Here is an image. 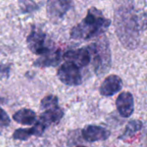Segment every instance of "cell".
<instances>
[{
    "label": "cell",
    "instance_id": "1",
    "mask_svg": "<svg viewBox=\"0 0 147 147\" xmlns=\"http://www.w3.org/2000/svg\"><path fill=\"white\" fill-rule=\"evenodd\" d=\"M115 21L116 32L122 44L131 49L137 47L146 27V11L136 9L133 2L123 3L115 10Z\"/></svg>",
    "mask_w": 147,
    "mask_h": 147
},
{
    "label": "cell",
    "instance_id": "2",
    "mask_svg": "<svg viewBox=\"0 0 147 147\" xmlns=\"http://www.w3.org/2000/svg\"><path fill=\"white\" fill-rule=\"evenodd\" d=\"M110 25L111 20L105 17L100 9L90 7L82 22L71 28L70 37L73 40H90L103 34Z\"/></svg>",
    "mask_w": 147,
    "mask_h": 147
},
{
    "label": "cell",
    "instance_id": "3",
    "mask_svg": "<svg viewBox=\"0 0 147 147\" xmlns=\"http://www.w3.org/2000/svg\"><path fill=\"white\" fill-rule=\"evenodd\" d=\"M87 49L92 56V62L94 70L96 75H102L108 72L111 67L112 59L111 51L108 38L101 37L94 43L89 45Z\"/></svg>",
    "mask_w": 147,
    "mask_h": 147
},
{
    "label": "cell",
    "instance_id": "4",
    "mask_svg": "<svg viewBox=\"0 0 147 147\" xmlns=\"http://www.w3.org/2000/svg\"><path fill=\"white\" fill-rule=\"evenodd\" d=\"M41 114L39 121L46 128L52 125L59 123L64 116V111L59 106V99L56 96L49 95L45 96L40 104Z\"/></svg>",
    "mask_w": 147,
    "mask_h": 147
},
{
    "label": "cell",
    "instance_id": "5",
    "mask_svg": "<svg viewBox=\"0 0 147 147\" xmlns=\"http://www.w3.org/2000/svg\"><path fill=\"white\" fill-rule=\"evenodd\" d=\"M58 78L68 86H78L82 84L79 68L72 63L65 62L57 71Z\"/></svg>",
    "mask_w": 147,
    "mask_h": 147
},
{
    "label": "cell",
    "instance_id": "6",
    "mask_svg": "<svg viewBox=\"0 0 147 147\" xmlns=\"http://www.w3.org/2000/svg\"><path fill=\"white\" fill-rule=\"evenodd\" d=\"M73 7V2L70 0H51L47 3V13L53 22H60L65 14Z\"/></svg>",
    "mask_w": 147,
    "mask_h": 147
},
{
    "label": "cell",
    "instance_id": "7",
    "mask_svg": "<svg viewBox=\"0 0 147 147\" xmlns=\"http://www.w3.org/2000/svg\"><path fill=\"white\" fill-rule=\"evenodd\" d=\"M47 35L39 29H34L27 37V45L28 49L34 54L43 55L48 53L52 48L46 46Z\"/></svg>",
    "mask_w": 147,
    "mask_h": 147
},
{
    "label": "cell",
    "instance_id": "8",
    "mask_svg": "<svg viewBox=\"0 0 147 147\" xmlns=\"http://www.w3.org/2000/svg\"><path fill=\"white\" fill-rule=\"evenodd\" d=\"M82 136L87 142L102 141L109 138L110 132L101 126L87 125L82 129Z\"/></svg>",
    "mask_w": 147,
    "mask_h": 147
},
{
    "label": "cell",
    "instance_id": "9",
    "mask_svg": "<svg viewBox=\"0 0 147 147\" xmlns=\"http://www.w3.org/2000/svg\"><path fill=\"white\" fill-rule=\"evenodd\" d=\"M66 62H70L79 67H84L90 62L91 57L87 47H82L75 50H69L64 54Z\"/></svg>",
    "mask_w": 147,
    "mask_h": 147
},
{
    "label": "cell",
    "instance_id": "10",
    "mask_svg": "<svg viewBox=\"0 0 147 147\" xmlns=\"http://www.w3.org/2000/svg\"><path fill=\"white\" fill-rule=\"evenodd\" d=\"M115 105L119 114L122 117H130L134 111V100L133 95L128 91L121 93L116 99Z\"/></svg>",
    "mask_w": 147,
    "mask_h": 147
},
{
    "label": "cell",
    "instance_id": "11",
    "mask_svg": "<svg viewBox=\"0 0 147 147\" xmlns=\"http://www.w3.org/2000/svg\"><path fill=\"white\" fill-rule=\"evenodd\" d=\"M122 86L123 83L121 78L119 76L113 74L103 80L99 88V92L103 96H111L118 93L122 89Z\"/></svg>",
    "mask_w": 147,
    "mask_h": 147
},
{
    "label": "cell",
    "instance_id": "12",
    "mask_svg": "<svg viewBox=\"0 0 147 147\" xmlns=\"http://www.w3.org/2000/svg\"><path fill=\"white\" fill-rule=\"evenodd\" d=\"M62 59L60 50H50L48 53L41 55L33 63L34 66L39 68H46L50 66H57Z\"/></svg>",
    "mask_w": 147,
    "mask_h": 147
},
{
    "label": "cell",
    "instance_id": "13",
    "mask_svg": "<svg viewBox=\"0 0 147 147\" xmlns=\"http://www.w3.org/2000/svg\"><path fill=\"white\" fill-rule=\"evenodd\" d=\"M46 127L39 121L31 128H18L13 133V139L16 140H28L31 136L40 137L45 132Z\"/></svg>",
    "mask_w": 147,
    "mask_h": 147
},
{
    "label": "cell",
    "instance_id": "14",
    "mask_svg": "<svg viewBox=\"0 0 147 147\" xmlns=\"http://www.w3.org/2000/svg\"><path fill=\"white\" fill-rule=\"evenodd\" d=\"M13 120L22 125L30 126L36 121V114L34 110L28 109H22L13 115Z\"/></svg>",
    "mask_w": 147,
    "mask_h": 147
},
{
    "label": "cell",
    "instance_id": "15",
    "mask_svg": "<svg viewBox=\"0 0 147 147\" xmlns=\"http://www.w3.org/2000/svg\"><path fill=\"white\" fill-rule=\"evenodd\" d=\"M143 128V122L140 120H132L130 121L125 128L124 133L119 137V140H127V139H130L134 137L136 134L141 131Z\"/></svg>",
    "mask_w": 147,
    "mask_h": 147
},
{
    "label": "cell",
    "instance_id": "16",
    "mask_svg": "<svg viewBox=\"0 0 147 147\" xmlns=\"http://www.w3.org/2000/svg\"><path fill=\"white\" fill-rule=\"evenodd\" d=\"M19 6L22 13H29L36 10L39 7L36 3L30 1H20Z\"/></svg>",
    "mask_w": 147,
    "mask_h": 147
},
{
    "label": "cell",
    "instance_id": "17",
    "mask_svg": "<svg viewBox=\"0 0 147 147\" xmlns=\"http://www.w3.org/2000/svg\"><path fill=\"white\" fill-rule=\"evenodd\" d=\"M10 124V120L8 114L0 108V127H8Z\"/></svg>",
    "mask_w": 147,
    "mask_h": 147
},
{
    "label": "cell",
    "instance_id": "18",
    "mask_svg": "<svg viewBox=\"0 0 147 147\" xmlns=\"http://www.w3.org/2000/svg\"><path fill=\"white\" fill-rule=\"evenodd\" d=\"M2 68H3V66H0V72L3 71V70H2Z\"/></svg>",
    "mask_w": 147,
    "mask_h": 147
},
{
    "label": "cell",
    "instance_id": "19",
    "mask_svg": "<svg viewBox=\"0 0 147 147\" xmlns=\"http://www.w3.org/2000/svg\"><path fill=\"white\" fill-rule=\"evenodd\" d=\"M77 147H86V146H77Z\"/></svg>",
    "mask_w": 147,
    "mask_h": 147
}]
</instances>
